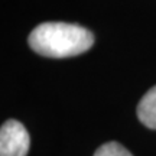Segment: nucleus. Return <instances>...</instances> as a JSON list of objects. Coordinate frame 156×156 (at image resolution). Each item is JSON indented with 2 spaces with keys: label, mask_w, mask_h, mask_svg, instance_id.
I'll return each mask as SVG.
<instances>
[{
  "label": "nucleus",
  "mask_w": 156,
  "mask_h": 156,
  "mask_svg": "<svg viewBox=\"0 0 156 156\" xmlns=\"http://www.w3.org/2000/svg\"><path fill=\"white\" fill-rule=\"evenodd\" d=\"M28 44L42 56L68 58L87 52L94 44V35L75 23L45 22L30 32Z\"/></svg>",
  "instance_id": "nucleus-1"
},
{
  "label": "nucleus",
  "mask_w": 156,
  "mask_h": 156,
  "mask_svg": "<svg viewBox=\"0 0 156 156\" xmlns=\"http://www.w3.org/2000/svg\"><path fill=\"white\" fill-rule=\"evenodd\" d=\"M137 117L146 127L156 130V85L152 87L139 101Z\"/></svg>",
  "instance_id": "nucleus-3"
},
{
  "label": "nucleus",
  "mask_w": 156,
  "mask_h": 156,
  "mask_svg": "<svg viewBox=\"0 0 156 156\" xmlns=\"http://www.w3.org/2000/svg\"><path fill=\"white\" fill-rule=\"evenodd\" d=\"M30 147L28 130L17 120H7L0 129V156H26Z\"/></svg>",
  "instance_id": "nucleus-2"
},
{
  "label": "nucleus",
  "mask_w": 156,
  "mask_h": 156,
  "mask_svg": "<svg viewBox=\"0 0 156 156\" xmlns=\"http://www.w3.org/2000/svg\"><path fill=\"white\" fill-rule=\"evenodd\" d=\"M94 156H133V155L120 143H117V142H107V143L101 145L95 151Z\"/></svg>",
  "instance_id": "nucleus-4"
}]
</instances>
